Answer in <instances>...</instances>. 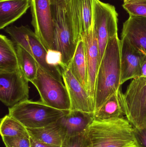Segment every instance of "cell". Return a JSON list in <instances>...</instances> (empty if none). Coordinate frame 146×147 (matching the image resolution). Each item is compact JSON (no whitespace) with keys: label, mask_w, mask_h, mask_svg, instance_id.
<instances>
[{"label":"cell","mask_w":146,"mask_h":147,"mask_svg":"<svg viewBox=\"0 0 146 147\" xmlns=\"http://www.w3.org/2000/svg\"><path fill=\"white\" fill-rule=\"evenodd\" d=\"M121 40L118 34L107 44L99 67L95 88V111L120 88Z\"/></svg>","instance_id":"6da1fadb"},{"label":"cell","mask_w":146,"mask_h":147,"mask_svg":"<svg viewBox=\"0 0 146 147\" xmlns=\"http://www.w3.org/2000/svg\"><path fill=\"white\" fill-rule=\"evenodd\" d=\"M134 127L123 117L93 119L86 133L88 147H138Z\"/></svg>","instance_id":"7a4b0ae2"},{"label":"cell","mask_w":146,"mask_h":147,"mask_svg":"<svg viewBox=\"0 0 146 147\" xmlns=\"http://www.w3.org/2000/svg\"><path fill=\"white\" fill-rule=\"evenodd\" d=\"M69 111L57 109L41 101L29 99L9 108V115L27 129L40 128L55 124Z\"/></svg>","instance_id":"3957f363"},{"label":"cell","mask_w":146,"mask_h":147,"mask_svg":"<svg viewBox=\"0 0 146 147\" xmlns=\"http://www.w3.org/2000/svg\"><path fill=\"white\" fill-rule=\"evenodd\" d=\"M31 82L45 104L60 110L70 111V98L63 82L56 79L38 65L37 77Z\"/></svg>","instance_id":"277c9868"},{"label":"cell","mask_w":146,"mask_h":147,"mask_svg":"<svg viewBox=\"0 0 146 147\" xmlns=\"http://www.w3.org/2000/svg\"><path fill=\"white\" fill-rule=\"evenodd\" d=\"M118 14L113 5L93 0V25L97 33L99 65L109 40L117 35Z\"/></svg>","instance_id":"5b68a950"},{"label":"cell","mask_w":146,"mask_h":147,"mask_svg":"<svg viewBox=\"0 0 146 147\" xmlns=\"http://www.w3.org/2000/svg\"><path fill=\"white\" fill-rule=\"evenodd\" d=\"M54 22V50L61 53L62 61L68 67L74 55L77 44L68 18L67 10L63 4L52 5Z\"/></svg>","instance_id":"8992f818"},{"label":"cell","mask_w":146,"mask_h":147,"mask_svg":"<svg viewBox=\"0 0 146 147\" xmlns=\"http://www.w3.org/2000/svg\"><path fill=\"white\" fill-rule=\"evenodd\" d=\"M125 115L134 127L146 125V78L133 79L123 94Z\"/></svg>","instance_id":"52a82bcc"},{"label":"cell","mask_w":146,"mask_h":147,"mask_svg":"<svg viewBox=\"0 0 146 147\" xmlns=\"http://www.w3.org/2000/svg\"><path fill=\"white\" fill-rule=\"evenodd\" d=\"M52 7L51 0H31V24L35 34L47 51L54 50Z\"/></svg>","instance_id":"ba28073f"},{"label":"cell","mask_w":146,"mask_h":147,"mask_svg":"<svg viewBox=\"0 0 146 147\" xmlns=\"http://www.w3.org/2000/svg\"><path fill=\"white\" fill-rule=\"evenodd\" d=\"M19 68L13 72H0V100L9 108L28 100L29 85Z\"/></svg>","instance_id":"9c48e42d"},{"label":"cell","mask_w":146,"mask_h":147,"mask_svg":"<svg viewBox=\"0 0 146 147\" xmlns=\"http://www.w3.org/2000/svg\"><path fill=\"white\" fill-rule=\"evenodd\" d=\"M61 4L66 8L75 41L78 44L81 35L92 26L93 0H64Z\"/></svg>","instance_id":"30bf717a"},{"label":"cell","mask_w":146,"mask_h":147,"mask_svg":"<svg viewBox=\"0 0 146 147\" xmlns=\"http://www.w3.org/2000/svg\"><path fill=\"white\" fill-rule=\"evenodd\" d=\"M63 83L70 98L71 111H79L94 115V100L76 79L68 67L61 69Z\"/></svg>","instance_id":"8fae6325"},{"label":"cell","mask_w":146,"mask_h":147,"mask_svg":"<svg viewBox=\"0 0 146 147\" xmlns=\"http://www.w3.org/2000/svg\"><path fill=\"white\" fill-rule=\"evenodd\" d=\"M121 85L127 80L140 77L145 55L135 48L127 40L121 38Z\"/></svg>","instance_id":"7c38bea8"},{"label":"cell","mask_w":146,"mask_h":147,"mask_svg":"<svg viewBox=\"0 0 146 147\" xmlns=\"http://www.w3.org/2000/svg\"><path fill=\"white\" fill-rule=\"evenodd\" d=\"M81 38L85 45L88 74V92L95 102L96 79L99 66V56L97 37L93 25L90 31L81 35Z\"/></svg>","instance_id":"4fadbf2b"},{"label":"cell","mask_w":146,"mask_h":147,"mask_svg":"<svg viewBox=\"0 0 146 147\" xmlns=\"http://www.w3.org/2000/svg\"><path fill=\"white\" fill-rule=\"evenodd\" d=\"M123 38L127 40L135 48L146 54V17L129 16L123 24Z\"/></svg>","instance_id":"5bb4252c"},{"label":"cell","mask_w":146,"mask_h":147,"mask_svg":"<svg viewBox=\"0 0 146 147\" xmlns=\"http://www.w3.org/2000/svg\"><path fill=\"white\" fill-rule=\"evenodd\" d=\"M93 119V114L70 110L57 123L62 129L67 138L86 133Z\"/></svg>","instance_id":"9a60e30c"},{"label":"cell","mask_w":146,"mask_h":147,"mask_svg":"<svg viewBox=\"0 0 146 147\" xmlns=\"http://www.w3.org/2000/svg\"><path fill=\"white\" fill-rule=\"evenodd\" d=\"M31 0H1L0 29H5L26 13Z\"/></svg>","instance_id":"2e32d148"},{"label":"cell","mask_w":146,"mask_h":147,"mask_svg":"<svg viewBox=\"0 0 146 147\" xmlns=\"http://www.w3.org/2000/svg\"><path fill=\"white\" fill-rule=\"evenodd\" d=\"M27 37L32 55L34 57L39 66L56 79L63 82L61 68L48 64L46 61L47 50L35 32L33 31L29 26L27 29Z\"/></svg>","instance_id":"e0dca14e"},{"label":"cell","mask_w":146,"mask_h":147,"mask_svg":"<svg viewBox=\"0 0 146 147\" xmlns=\"http://www.w3.org/2000/svg\"><path fill=\"white\" fill-rule=\"evenodd\" d=\"M125 115L123 94L121 88L94 113L95 120H106L123 117Z\"/></svg>","instance_id":"ac0fdd59"},{"label":"cell","mask_w":146,"mask_h":147,"mask_svg":"<svg viewBox=\"0 0 146 147\" xmlns=\"http://www.w3.org/2000/svg\"><path fill=\"white\" fill-rule=\"evenodd\" d=\"M68 67L76 79L88 92L87 64L85 45L81 38L77 44L74 55Z\"/></svg>","instance_id":"d6986e66"},{"label":"cell","mask_w":146,"mask_h":147,"mask_svg":"<svg viewBox=\"0 0 146 147\" xmlns=\"http://www.w3.org/2000/svg\"><path fill=\"white\" fill-rule=\"evenodd\" d=\"M30 137L43 143L61 146L66 139L62 129L57 123L44 127L27 129Z\"/></svg>","instance_id":"ffe728a7"},{"label":"cell","mask_w":146,"mask_h":147,"mask_svg":"<svg viewBox=\"0 0 146 147\" xmlns=\"http://www.w3.org/2000/svg\"><path fill=\"white\" fill-rule=\"evenodd\" d=\"M19 69L16 48L13 40L0 35V72H13Z\"/></svg>","instance_id":"44dd1931"},{"label":"cell","mask_w":146,"mask_h":147,"mask_svg":"<svg viewBox=\"0 0 146 147\" xmlns=\"http://www.w3.org/2000/svg\"><path fill=\"white\" fill-rule=\"evenodd\" d=\"M19 68L28 81L35 79L37 75L38 65L34 57L21 46L16 45Z\"/></svg>","instance_id":"7402d4cb"},{"label":"cell","mask_w":146,"mask_h":147,"mask_svg":"<svg viewBox=\"0 0 146 147\" xmlns=\"http://www.w3.org/2000/svg\"><path fill=\"white\" fill-rule=\"evenodd\" d=\"M0 133L1 137L30 138L27 129L19 121L9 114L1 119Z\"/></svg>","instance_id":"603a6c76"},{"label":"cell","mask_w":146,"mask_h":147,"mask_svg":"<svg viewBox=\"0 0 146 147\" xmlns=\"http://www.w3.org/2000/svg\"><path fill=\"white\" fill-rule=\"evenodd\" d=\"M123 7L129 16L146 17V0H124Z\"/></svg>","instance_id":"cb8c5ba5"},{"label":"cell","mask_w":146,"mask_h":147,"mask_svg":"<svg viewBox=\"0 0 146 147\" xmlns=\"http://www.w3.org/2000/svg\"><path fill=\"white\" fill-rule=\"evenodd\" d=\"M2 139L6 147H31L30 138L3 136Z\"/></svg>","instance_id":"d4e9b609"},{"label":"cell","mask_w":146,"mask_h":147,"mask_svg":"<svg viewBox=\"0 0 146 147\" xmlns=\"http://www.w3.org/2000/svg\"><path fill=\"white\" fill-rule=\"evenodd\" d=\"M61 147H88L86 133L77 136L66 138Z\"/></svg>","instance_id":"484cf974"},{"label":"cell","mask_w":146,"mask_h":147,"mask_svg":"<svg viewBox=\"0 0 146 147\" xmlns=\"http://www.w3.org/2000/svg\"><path fill=\"white\" fill-rule=\"evenodd\" d=\"M46 61L48 64L52 66L59 67L61 69L66 68L62 61L61 53L55 50H49L46 55Z\"/></svg>","instance_id":"4316f807"},{"label":"cell","mask_w":146,"mask_h":147,"mask_svg":"<svg viewBox=\"0 0 146 147\" xmlns=\"http://www.w3.org/2000/svg\"><path fill=\"white\" fill-rule=\"evenodd\" d=\"M134 135L138 147H146V125L142 127H134Z\"/></svg>","instance_id":"83f0119b"},{"label":"cell","mask_w":146,"mask_h":147,"mask_svg":"<svg viewBox=\"0 0 146 147\" xmlns=\"http://www.w3.org/2000/svg\"><path fill=\"white\" fill-rule=\"evenodd\" d=\"M30 139L31 142V147H60L40 142L31 137Z\"/></svg>","instance_id":"f1b7e54d"},{"label":"cell","mask_w":146,"mask_h":147,"mask_svg":"<svg viewBox=\"0 0 146 147\" xmlns=\"http://www.w3.org/2000/svg\"><path fill=\"white\" fill-rule=\"evenodd\" d=\"M142 62L141 67V74L140 77L146 78V55Z\"/></svg>","instance_id":"f546056e"},{"label":"cell","mask_w":146,"mask_h":147,"mask_svg":"<svg viewBox=\"0 0 146 147\" xmlns=\"http://www.w3.org/2000/svg\"><path fill=\"white\" fill-rule=\"evenodd\" d=\"M64 0H51V5H57V4H61Z\"/></svg>","instance_id":"4dcf8cb0"}]
</instances>
